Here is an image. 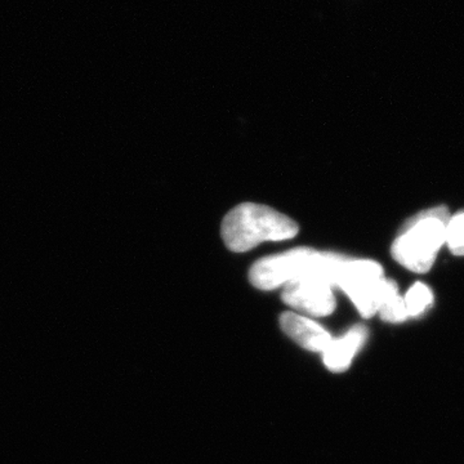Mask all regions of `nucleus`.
<instances>
[{"instance_id":"f257e3e1","label":"nucleus","mask_w":464,"mask_h":464,"mask_svg":"<svg viewBox=\"0 0 464 464\" xmlns=\"http://www.w3.org/2000/svg\"><path fill=\"white\" fill-rule=\"evenodd\" d=\"M299 227L289 217L261 204L244 203L227 213L221 235L226 246L235 253L248 252L265 241L293 239Z\"/></svg>"},{"instance_id":"f03ea898","label":"nucleus","mask_w":464,"mask_h":464,"mask_svg":"<svg viewBox=\"0 0 464 464\" xmlns=\"http://www.w3.org/2000/svg\"><path fill=\"white\" fill-rule=\"evenodd\" d=\"M449 218L445 207L431 208L413 217L393 243V258L408 270L427 273L445 244Z\"/></svg>"},{"instance_id":"7ed1b4c3","label":"nucleus","mask_w":464,"mask_h":464,"mask_svg":"<svg viewBox=\"0 0 464 464\" xmlns=\"http://www.w3.org/2000/svg\"><path fill=\"white\" fill-rule=\"evenodd\" d=\"M392 282L384 279L383 268L378 262L347 258L337 288L346 293L362 316L372 317L380 311Z\"/></svg>"},{"instance_id":"20e7f679","label":"nucleus","mask_w":464,"mask_h":464,"mask_svg":"<svg viewBox=\"0 0 464 464\" xmlns=\"http://www.w3.org/2000/svg\"><path fill=\"white\" fill-rule=\"evenodd\" d=\"M314 250L315 249L295 248L259 259L250 268V283L261 290H273L285 286L304 273Z\"/></svg>"},{"instance_id":"39448f33","label":"nucleus","mask_w":464,"mask_h":464,"mask_svg":"<svg viewBox=\"0 0 464 464\" xmlns=\"http://www.w3.org/2000/svg\"><path fill=\"white\" fill-rule=\"evenodd\" d=\"M283 288V301L295 310L315 317L331 315L335 310L332 286L314 275H299Z\"/></svg>"},{"instance_id":"423d86ee","label":"nucleus","mask_w":464,"mask_h":464,"mask_svg":"<svg viewBox=\"0 0 464 464\" xmlns=\"http://www.w3.org/2000/svg\"><path fill=\"white\" fill-rule=\"evenodd\" d=\"M280 325L292 340L314 353H324L333 341L332 335L319 323L295 313H284Z\"/></svg>"},{"instance_id":"0eeeda50","label":"nucleus","mask_w":464,"mask_h":464,"mask_svg":"<svg viewBox=\"0 0 464 464\" xmlns=\"http://www.w3.org/2000/svg\"><path fill=\"white\" fill-rule=\"evenodd\" d=\"M368 333L364 326H353L343 337L333 340L329 347L324 351V362L332 372L346 371L351 365L357 351L365 343Z\"/></svg>"},{"instance_id":"6e6552de","label":"nucleus","mask_w":464,"mask_h":464,"mask_svg":"<svg viewBox=\"0 0 464 464\" xmlns=\"http://www.w3.org/2000/svg\"><path fill=\"white\" fill-rule=\"evenodd\" d=\"M404 301L409 317H417L422 315L424 311L431 306L432 292L426 284L417 283L406 293Z\"/></svg>"},{"instance_id":"1a4fd4ad","label":"nucleus","mask_w":464,"mask_h":464,"mask_svg":"<svg viewBox=\"0 0 464 464\" xmlns=\"http://www.w3.org/2000/svg\"><path fill=\"white\" fill-rule=\"evenodd\" d=\"M378 313L381 314L382 319L390 323H401L408 319V310H406L404 298L399 295L398 285L393 286L387 293Z\"/></svg>"},{"instance_id":"9d476101","label":"nucleus","mask_w":464,"mask_h":464,"mask_svg":"<svg viewBox=\"0 0 464 464\" xmlns=\"http://www.w3.org/2000/svg\"><path fill=\"white\" fill-rule=\"evenodd\" d=\"M445 244L453 255L464 256V210L449 218Z\"/></svg>"}]
</instances>
